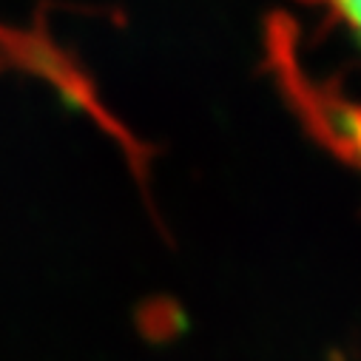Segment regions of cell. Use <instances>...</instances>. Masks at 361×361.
I'll list each match as a JSON object with an SVG mask.
<instances>
[{
	"instance_id": "1",
	"label": "cell",
	"mask_w": 361,
	"mask_h": 361,
	"mask_svg": "<svg viewBox=\"0 0 361 361\" xmlns=\"http://www.w3.org/2000/svg\"><path fill=\"white\" fill-rule=\"evenodd\" d=\"M302 4L319 9L361 51V0H302Z\"/></svg>"
}]
</instances>
